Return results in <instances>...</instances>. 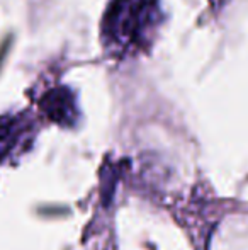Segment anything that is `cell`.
I'll list each match as a JSON object with an SVG mask.
<instances>
[{"label":"cell","instance_id":"cell-3","mask_svg":"<svg viewBox=\"0 0 248 250\" xmlns=\"http://www.w3.org/2000/svg\"><path fill=\"white\" fill-rule=\"evenodd\" d=\"M24 133H26V125L19 118L14 116L0 118V162L16 150Z\"/></svg>","mask_w":248,"mask_h":250},{"label":"cell","instance_id":"cell-2","mask_svg":"<svg viewBox=\"0 0 248 250\" xmlns=\"http://www.w3.org/2000/svg\"><path fill=\"white\" fill-rule=\"evenodd\" d=\"M44 114L51 119V121L58 123L61 126H72L75 125L76 118H78V109L75 104V97L72 96L66 87H58L48 92L43 97L41 102Z\"/></svg>","mask_w":248,"mask_h":250},{"label":"cell","instance_id":"cell-1","mask_svg":"<svg viewBox=\"0 0 248 250\" xmlns=\"http://www.w3.org/2000/svg\"><path fill=\"white\" fill-rule=\"evenodd\" d=\"M155 21L150 0H113L104 19V40L114 50L139 48Z\"/></svg>","mask_w":248,"mask_h":250}]
</instances>
